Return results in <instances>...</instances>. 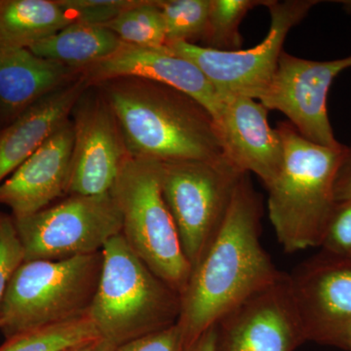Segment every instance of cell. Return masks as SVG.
<instances>
[{"label": "cell", "mask_w": 351, "mask_h": 351, "mask_svg": "<svg viewBox=\"0 0 351 351\" xmlns=\"http://www.w3.org/2000/svg\"><path fill=\"white\" fill-rule=\"evenodd\" d=\"M262 214L261 195L245 174L181 294L177 326L188 351L223 315L282 274L261 243Z\"/></svg>", "instance_id": "obj_1"}, {"label": "cell", "mask_w": 351, "mask_h": 351, "mask_svg": "<svg viewBox=\"0 0 351 351\" xmlns=\"http://www.w3.org/2000/svg\"><path fill=\"white\" fill-rule=\"evenodd\" d=\"M93 86L114 114L129 156L161 163L225 156L213 117L189 95L136 77Z\"/></svg>", "instance_id": "obj_2"}, {"label": "cell", "mask_w": 351, "mask_h": 351, "mask_svg": "<svg viewBox=\"0 0 351 351\" xmlns=\"http://www.w3.org/2000/svg\"><path fill=\"white\" fill-rule=\"evenodd\" d=\"M283 166L269 191V216L286 253L321 246L337 204L335 184L348 147H324L279 122Z\"/></svg>", "instance_id": "obj_3"}, {"label": "cell", "mask_w": 351, "mask_h": 351, "mask_svg": "<svg viewBox=\"0 0 351 351\" xmlns=\"http://www.w3.org/2000/svg\"><path fill=\"white\" fill-rule=\"evenodd\" d=\"M89 314L101 338L117 346L177 324L181 295L131 250L121 234L101 250Z\"/></svg>", "instance_id": "obj_4"}, {"label": "cell", "mask_w": 351, "mask_h": 351, "mask_svg": "<svg viewBox=\"0 0 351 351\" xmlns=\"http://www.w3.org/2000/svg\"><path fill=\"white\" fill-rule=\"evenodd\" d=\"M161 162L128 156L110 193L122 219L120 234L132 251L180 295L191 265L161 189Z\"/></svg>", "instance_id": "obj_5"}, {"label": "cell", "mask_w": 351, "mask_h": 351, "mask_svg": "<svg viewBox=\"0 0 351 351\" xmlns=\"http://www.w3.org/2000/svg\"><path fill=\"white\" fill-rule=\"evenodd\" d=\"M101 265V251L66 260L23 262L11 277L0 311L5 339L89 313Z\"/></svg>", "instance_id": "obj_6"}, {"label": "cell", "mask_w": 351, "mask_h": 351, "mask_svg": "<svg viewBox=\"0 0 351 351\" xmlns=\"http://www.w3.org/2000/svg\"><path fill=\"white\" fill-rule=\"evenodd\" d=\"M245 174L225 156L161 163L164 199L191 269L223 225Z\"/></svg>", "instance_id": "obj_7"}, {"label": "cell", "mask_w": 351, "mask_h": 351, "mask_svg": "<svg viewBox=\"0 0 351 351\" xmlns=\"http://www.w3.org/2000/svg\"><path fill=\"white\" fill-rule=\"evenodd\" d=\"M14 223L24 262L99 253L122 228L121 215L110 193L69 195L38 213L14 219Z\"/></svg>", "instance_id": "obj_8"}, {"label": "cell", "mask_w": 351, "mask_h": 351, "mask_svg": "<svg viewBox=\"0 0 351 351\" xmlns=\"http://www.w3.org/2000/svg\"><path fill=\"white\" fill-rule=\"evenodd\" d=\"M318 3L317 0H267L269 34L251 49L228 52L186 43L169 44L166 48L195 64L219 96L237 95L258 100L276 73L289 32Z\"/></svg>", "instance_id": "obj_9"}, {"label": "cell", "mask_w": 351, "mask_h": 351, "mask_svg": "<svg viewBox=\"0 0 351 351\" xmlns=\"http://www.w3.org/2000/svg\"><path fill=\"white\" fill-rule=\"evenodd\" d=\"M351 68V55L332 61H313L284 52L269 86L258 99L269 110L288 117L314 144L338 147L327 110L330 87L339 73Z\"/></svg>", "instance_id": "obj_10"}, {"label": "cell", "mask_w": 351, "mask_h": 351, "mask_svg": "<svg viewBox=\"0 0 351 351\" xmlns=\"http://www.w3.org/2000/svg\"><path fill=\"white\" fill-rule=\"evenodd\" d=\"M215 331V351H295L306 343L289 274L223 315Z\"/></svg>", "instance_id": "obj_11"}, {"label": "cell", "mask_w": 351, "mask_h": 351, "mask_svg": "<svg viewBox=\"0 0 351 351\" xmlns=\"http://www.w3.org/2000/svg\"><path fill=\"white\" fill-rule=\"evenodd\" d=\"M97 89L88 87L71 112L75 141L68 195L110 193L129 156L117 119Z\"/></svg>", "instance_id": "obj_12"}, {"label": "cell", "mask_w": 351, "mask_h": 351, "mask_svg": "<svg viewBox=\"0 0 351 351\" xmlns=\"http://www.w3.org/2000/svg\"><path fill=\"white\" fill-rule=\"evenodd\" d=\"M289 280L306 341L336 346L351 324V257L313 258Z\"/></svg>", "instance_id": "obj_13"}, {"label": "cell", "mask_w": 351, "mask_h": 351, "mask_svg": "<svg viewBox=\"0 0 351 351\" xmlns=\"http://www.w3.org/2000/svg\"><path fill=\"white\" fill-rule=\"evenodd\" d=\"M221 97L216 122L223 154L244 173H253L269 189L283 166V145L269 126V110L254 99Z\"/></svg>", "instance_id": "obj_14"}, {"label": "cell", "mask_w": 351, "mask_h": 351, "mask_svg": "<svg viewBox=\"0 0 351 351\" xmlns=\"http://www.w3.org/2000/svg\"><path fill=\"white\" fill-rule=\"evenodd\" d=\"M89 86L120 77L152 80L175 88L201 104L216 119L221 97L195 64L172 54L167 48H145L122 43L113 54L83 69Z\"/></svg>", "instance_id": "obj_15"}, {"label": "cell", "mask_w": 351, "mask_h": 351, "mask_svg": "<svg viewBox=\"0 0 351 351\" xmlns=\"http://www.w3.org/2000/svg\"><path fill=\"white\" fill-rule=\"evenodd\" d=\"M73 141L69 119L0 184V204L10 208L14 219L38 213L69 195Z\"/></svg>", "instance_id": "obj_16"}, {"label": "cell", "mask_w": 351, "mask_h": 351, "mask_svg": "<svg viewBox=\"0 0 351 351\" xmlns=\"http://www.w3.org/2000/svg\"><path fill=\"white\" fill-rule=\"evenodd\" d=\"M78 69L0 46V126L5 128L36 101L80 77Z\"/></svg>", "instance_id": "obj_17"}, {"label": "cell", "mask_w": 351, "mask_h": 351, "mask_svg": "<svg viewBox=\"0 0 351 351\" xmlns=\"http://www.w3.org/2000/svg\"><path fill=\"white\" fill-rule=\"evenodd\" d=\"M88 87L80 75L75 82L43 97L3 129L0 136V184L69 119Z\"/></svg>", "instance_id": "obj_18"}, {"label": "cell", "mask_w": 351, "mask_h": 351, "mask_svg": "<svg viewBox=\"0 0 351 351\" xmlns=\"http://www.w3.org/2000/svg\"><path fill=\"white\" fill-rule=\"evenodd\" d=\"M73 23L59 0H0V46L29 49Z\"/></svg>", "instance_id": "obj_19"}, {"label": "cell", "mask_w": 351, "mask_h": 351, "mask_svg": "<svg viewBox=\"0 0 351 351\" xmlns=\"http://www.w3.org/2000/svg\"><path fill=\"white\" fill-rule=\"evenodd\" d=\"M121 44L119 36L108 27L73 23L29 50L36 56L82 71L110 56Z\"/></svg>", "instance_id": "obj_20"}, {"label": "cell", "mask_w": 351, "mask_h": 351, "mask_svg": "<svg viewBox=\"0 0 351 351\" xmlns=\"http://www.w3.org/2000/svg\"><path fill=\"white\" fill-rule=\"evenodd\" d=\"M97 338H101L100 335L88 313L6 339L0 351H64Z\"/></svg>", "instance_id": "obj_21"}, {"label": "cell", "mask_w": 351, "mask_h": 351, "mask_svg": "<svg viewBox=\"0 0 351 351\" xmlns=\"http://www.w3.org/2000/svg\"><path fill=\"white\" fill-rule=\"evenodd\" d=\"M103 27L124 43L156 49L166 46L165 25L156 0H138L135 5Z\"/></svg>", "instance_id": "obj_22"}, {"label": "cell", "mask_w": 351, "mask_h": 351, "mask_svg": "<svg viewBox=\"0 0 351 351\" xmlns=\"http://www.w3.org/2000/svg\"><path fill=\"white\" fill-rule=\"evenodd\" d=\"M267 3V0H211L203 46L228 52L241 50L243 38L239 25L242 20L252 9Z\"/></svg>", "instance_id": "obj_23"}, {"label": "cell", "mask_w": 351, "mask_h": 351, "mask_svg": "<svg viewBox=\"0 0 351 351\" xmlns=\"http://www.w3.org/2000/svg\"><path fill=\"white\" fill-rule=\"evenodd\" d=\"M211 0H156L165 25L166 45L193 44L206 32Z\"/></svg>", "instance_id": "obj_24"}, {"label": "cell", "mask_w": 351, "mask_h": 351, "mask_svg": "<svg viewBox=\"0 0 351 351\" xmlns=\"http://www.w3.org/2000/svg\"><path fill=\"white\" fill-rule=\"evenodd\" d=\"M73 23L105 25L138 0H59Z\"/></svg>", "instance_id": "obj_25"}, {"label": "cell", "mask_w": 351, "mask_h": 351, "mask_svg": "<svg viewBox=\"0 0 351 351\" xmlns=\"http://www.w3.org/2000/svg\"><path fill=\"white\" fill-rule=\"evenodd\" d=\"M24 262V251L12 216L0 213V311L11 277Z\"/></svg>", "instance_id": "obj_26"}, {"label": "cell", "mask_w": 351, "mask_h": 351, "mask_svg": "<svg viewBox=\"0 0 351 351\" xmlns=\"http://www.w3.org/2000/svg\"><path fill=\"white\" fill-rule=\"evenodd\" d=\"M321 246L329 255L346 257L351 254V201L337 204Z\"/></svg>", "instance_id": "obj_27"}, {"label": "cell", "mask_w": 351, "mask_h": 351, "mask_svg": "<svg viewBox=\"0 0 351 351\" xmlns=\"http://www.w3.org/2000/svg\"><path fill=\"white\" fill-rule=\"evenodd\" d=\"M114 351H188L177 324L117 346Z\"/></svg>", "instance_id": "obj_28"}, {"label": "cell", "mask_w": 351, "mask_h": 351, "mask_svg": "<svg viewBox=\"0 0 351 351\" xmlns=\"http://www.w3.org/2000/svg\"><path fill=\"white\" fill-rule=\"evenodd\" d=\"M335 199L337 203L351 201V149H348L345 159L339 168L335 184Z\"/></svg>", "instance_id": "obj_29"}, {"label": "cell", "mask_w": 351, "mask_h": 351, "mask_svg": "<svg viewBox=\"0 0 351 351\" xmlns=\"http://www.w3.org/2000/svg\"><path fill=\"white\" fill-rule=\"evenodd\" d=\"M117 346L103 338H97L85 341L64 351H114Z\"/></svg>", "instance_id": "obj_30"}, {"label": "cell", "mask_w": 351, "mask_h": 351, "mask_svg": "<svg viewBox=\"0 0 351 351\" xmlns=\"http://www.w3.org/2000/svg\"><path fill=\"white\" fill-rule=\"evenodd\" d=\"M215 341H216V331L214 326L208 330L189 351H215Z\"/></svg>", "instance_id": "obj_31"}, {"label": "cell", "mask_w": 351, "mask_h": 351, "mask_svg": "<svg viewBox=\"0 0 351 351\" xmlns=\"http://www.w3.org/2000/svg\"><path fill=\"white\" fill-rule=\"evenodd\" d=\"M336 348H341V350L346 351H351V324L346 328V331L341 335L338 343H337Z\"/></svg>", "instance_id": "obj_32"}, {"label": "cell", "mask_w": 351, "mask_h": 351, "mask_svg": "<svg viewBox=\"0 0 351 351\" xmlns=\"http://www.w3.org/2000/svg\"><path fill=\"white\" fill-rule=\"evenodd\" d=\"M343 4V8L348 13H351V0H345V1H339Z\"/></svg>", "instance_id": "obj_33"}, {"label": "cell", "mask_w": 351, "mask_h": 351, "mask_svg": "<svg viewBox=\"0 0 351 351\" xmlns=\"http://www.w3.org/2000/svg\"><path fill=\"white\" fill-rule=\"evenodd\" d=\"M3 127L0 126V136H1L2 131H3Z\"/></svg>", "instance_id": "obj_34"}, {"label": "cell", "mask_w": 351, "mask_h": 351, "mask_svg": "<svg viewBox=\"0 0 351 351\" xmlns=\"http://www.w3.org/2000/svg\"><path fill=\"white\" fill-rule=\"evenodd\" d=\"M346 257H351V254H350L348 256H346Z\"/></svg>", "instance_id": "obj_35"}]
</instances>
